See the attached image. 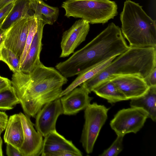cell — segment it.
<instances>
[{
	"label": "cell",
	"instance_id": "obj_17",
	"mask_svg": "<svg viewBox=\"0 0 156 156\" xmlns=\"http://www.w3.org/2000/svg\"><path fill=\"white\" fill-rule=\"evenodd\" d=\"M31 0H17L8 14L0 24V28L7 30L14 23L20 19L32 16L34 13L30 7Z\"/></svg>",
	"mask_w": 156,
	"mask_h": 156
},
{
	"label": "cell",
	"instance_id": "obj_19",
	"mask_svg": "<svg viewBox=\"0 0 156 156\" xmlns=\"http://www.w3.org/2000/svg\"><path fill=\"white\" fill-rule=\"evenodd\" d=\"M30 7L35 17L42 20L45 25H52L57 19L58 8L49 6L42 0H31Z\"/></svg>",
	"mask_w": 156,
	"mask_h": 156
},
{
	"label": "cell",
	"instance_id": "obj_21",
	"mask_svg": "<svg viewBox=\"0 0 156 156\" xmlns=\"http://www.w3.org/2000/svg\"><path fill=\"white\" fill-rule=\"evenodd\" d=\"M116 57L111 58L95 66L86 69L80 73L73 82L62 91L60 97L69 93L83 82L98 73L106 68Z\"/></svg>",
	"mask_w": 156,
	"mask_h": 156
},
{
	"label": "cell",
	"instance_id": "obj_26",
	"mask_svg": "<svg viewBox=\"0 0 156 156\" xmlns=\"http://www.w3.org/2000/svg\"><path fill=\"white\" fill-rule=\"evenodd\" d=\"M15 2L8 4L0 10V24L6 18L13 7Z\"/></svg>",
	"mask_w": 156,
	"mask_h": 156
},
{
	"label": "cell",
	"instance_id": "obj_14",
	"mask_svg": "<svg viewBox=\"0 0 156 156\" xmlns=\"http://www.w3.org/2000/svg\"><path fill=\"white\" fill-rule=\"evenodd\" d=\"M37 20V31L20 66V71L27 73H30L35 68L42 64L40 57L42 49L43 30L45 24L42 20Z\"/></svg>",
	"mask_w": 156,
	"mask_h": 156
},
{
	"label": "cell",
	"instance_id": "obj_15",
	"mask_svg": "<svg viewBox=\"0 0 156 156\" xmlns=\"http://www.w3.org/2000/svg\"><path fill=\"white\" fill-rule=\"evenodd\" d=\"M63 151H71L77 154L79 156L82 155L81 152L72 141L67 140L56 130L44 137L41 156H52L55 153Z\"/></svg>",
	"mask_w": 156,
	"mask_h": 156
},
{
	"label": "cell",
	"instance_id": "obj_32",
	"mask_svg": "<svg viewBox=\"0 0 156 156\" xmlns=\"http://www.w3.org/2000/svg\"><path fill=\"white\" fill-rule=\"evenodd\" d=\"M17 0H0V10L5 6Z\"/></svg>",
	"mask_w": 156,
	"mask_h": 156
},
{
	"label": "cell",
	"instance_id": "obj_6",
	"mask_svg": "<svg viewBox=\"0 0 156 156\" xmlns=\"http://www.w3.org/2000/svg\"><path fill=\"white\" fill-rule=\"evenodd\" d=\"M109 109L94 102L84 109L85 122L80 141L87 154L93 151L100 130L107 119Z\"/></svg>",
	"mask_w": 156,
	"mask_h": 156
},
{
	"label": "cell",
	"instance_id": "obj_1",
	"mask_svg": "<svg viewBox=\"0 0 156 156\" xmlns=\"http://www.w3.org/2000/svg\"><path fill=\"white\" fill-rule=\"evenodd\" d=\"M11 81L25 114L34 117L45 104L60 98L68 80L56 69L42 63L29 73H14Z\"/></svg>",
	"mask_w": 156,
	"mask_h": 156
},
{
	"label": "cell",
	"instance_id": "obj_16",
	"mask_svg": "<svg viewBox=\"0 0 156 156\" xmlns=\"http://www.w3.org/2000/svg\"><path fill=\"white\" fill-rule=\"evenodd\" d=\"M4 140L6 143L10 144L19 150L23 140V131L19 114L10 116L5 129Z\"/></svg>",
	"mask_w": 156,
	"mask_h": 156
},
{
	"label": "cell",
	"instance_id": "obj_31",
	"mask_svg": "<svg viewBox=\"0 0 156 156\" xmlns=\"http://www.w3.org/2000/svg\"><path fill=\"white\" fill-rule=\"evenodd\" d=\"M7 30H4L0 28V58L1 49L3 46L4 40L6 35Z\"/></svg>",
	"mask_w": 156,
	"mask_h": 156
},
{
	"label": "cell",
	"instance_id": "obj_20",
	"mask_svg": "<svg viewBox=\"0 0 156 156\" xmlns=\"http://www.w3.org/2000/svg\"><path fill=\"white\" fill-rule=\"evenodd\" d=\"M92 92L98 96L106 99L108 103L112 104L128 100L110 80L101 83L95 88Z\"/></svg>",
	"mask_w": 156,
	"mask_h": 156
},
{
	"label": "cell",
	"instance_id": "obj_5",
	"mask_svg": "<svg viewBox=\"0 0 156 156\" xmlns=\"http://www.w3.org/2000/svg\"><path fill=\"white\" fill-rule=\"evenodd\" d=\"M62 7L67 17L80 18L92 24L105 23L118 14L117 4L110 0H66Z\"/></svg>",
	"mask_w": 156,
	"mask_h": 156
},
{
	"label": "cell",
	"instance_id": "obj_33",
	"mask_svg": "<svg viewBox=\"0 0 156 156\" xmlns=\"http://www.w3.org/2000/svg\"><path fill=\"white\" fill-rule=\"evenodd\" d=\"M2 140L1 137H0V156H3V152L2 150Z\"/></svg>",
	"mask_w": 156,
	"mask_h": 156
},
{
	"label": "cell",
	"instance_id": "obj_13",
	"mask_svg": "<svg viewBox=\"0 0 156 156\" xmlns=\"http://www.w3.org/2000/svg\"><path fill=\"white\" fill-rule=\"evenodd\" d=\"M89 93L80 87L75 88L69 93L60 98L63 110V114L72 115L85 109L90 104L93 98Z\"/></svg>",
	"mask_w": 156,
	"mask_h": 156
},
{
	"label": "cell",
	"instance_id": "obj_12",
	"mask_svg": "<svg viewBox=\"0 0 156 156\" xmlns=\"http://www.w3.org/2000/svg\"><path fill=\"white\" fill-rule=\"evenodd\" d=\"M110 80L128 100L137 98L144 95L150 87L144 79L136 75L120 76Z\"/></svg>",
	"mask_w": 156,
	"mask_h": 156
},
{
	"label": "cell",
	"instance_id": "obj_4",
	"mask_svg": "<svg viewBox=\"0 0 156 156\" xmlns=\"http://www.w3.org/2000/svg\"><path fill=\"white\" fill-rule=\"evenodd\" d=\"M120 18L122 34L129 47H156V21L147 15L139 3L126 0Z\"/></svg>",
	"mask_w": 156,
	"mask_h": 156
},
{
	"label": "cell",
	"instance_id": "obj_7",
	"mask_svg": "<svg viewBox=\"0 0 156 156\" xmlns=\"http://www.w3.org/2000/svg\"><path fill=\"white\" fill-rule=\"evenodd\" d=\"M148 118V114L143 109L131 107L119 110L111 121L110 125L117 135L124 136L130 133H136Z\"/></svg>",
	"mask_w": 156,
	"mask_h": 156
},
{
	"label": "cell",
	"instance_id": "obj_23",
	"mask_svg": "<svg viewBox=\"0 0 156 156\" xmlns=\"http://www.w3.org/2000/svg\"><path fill=\"white\" fill-rule=\"evenodd\" d=\"M0 61L5 63L13 73L21 71L20 59L12 51L4 46L1 51Z\"/></svg>",
	"mask_w": 156,
	"mask_h": 156
},
{
	"label": "cell",
	"instance_id": "obj_25",
	"mask_svg": "<svg viewBox=\"0 0 156 156\" xmlns=\"http://www.w3.org/2000/svg\"><path fill=\"white\" fill-rule=\"evenodd\" d=\"M124 136L117 135V137L110 146L105 150L100 156H116L122 150V142Z\"/></svg>",
	"mask_w": 156,
	"mask_h": 156
},
{
	"label": "cell",
	"instance_id": "obj_8",
	"mask_svg": "<svg viewBox=\"0 0 156 156\" xmlns=\"http://www.w3.org/2000/svg\"><path fill=\"white\" fill-rule=\"evenodd\" d=\"M33 16L20 19L7 30L3 46L12 51L20 60L24 51L30 20Z\"/></svg>",
	"mask_w": 156,
	"mask_h": 156
},
{
	"label": "cell",
	"instance_id": "obj_30",
	"mask_svg": "<svg viewBox=\"0 0 156 156\" xmlns=\"http://www.w3.org/2000/svg\"><path fill=\"white\" fill-rule=\"evenodd\" d=\"M11 85L10 80L0 76V91Z\"/></svg>",
	"mask_w": 156,
	"mask_h": 156
},
{
	"label": "cell",
	"instance_id": "obj_27",
	"mask_svg": "<svg viewBox=\"0 0 156 156\" xmlns=\"http://www.w3.org/2000/svg\"><path fill=\"white\" fill-rule=\"evenodd\" d=\"M6 154L8 156H22L18 149L8 143L6 147Z\"/></svg>",
	"mask_w": 156,
	"mask_h": 156
},
{
	"label": "cell",
	"instance_id": "obj_18",
	"mask_svg": "<svg viewBox=\"0 0 156 156\" xmlns=\"http://www.w3.org/2000/svg\"><path fill=\"white\" fill-rule=\"evenodd\" d=\"M131 107L141 108L148 114V117L155 122L156 120V86L150 87L144 95L131 100Z\"/></svg>",
	"mask_w": 156,
	"mask_h": 156
},
{
	"label": "cell",
	"instance_id": "obj_10",
	"mask_svg": "<svg viewBox=\"0 0 156 156\" xmlns=\"http://www.w3.org/2000/svg\"><path fill=\"white\" fill-rule=\"evenodd\" d=\"M19 114L23 131V142L19 150L22 156H40L43 147V136L35 130L29 116L22 112Z\"/></svg>",
	"mask_w": 156,
	"mask_h": 156
},
{
	"label": "cell",
	"instance_id": "obj_29",
	"mask_svg": "<svg viewBox=\"0 0 156 156\" xmlns=\"http://www.w3.org/2000/svg\"><path fill=\"white\" fill-rule=\"evenodd\" d=\"M149 87L156 86V67L155 68L147 77L144 79Z\"/></svg>",
	"mask_w": 156,
	"mask_h": 156
},
{
	"label": "cell",
	"instance_id": "obj_2",
	"mask_svg": "<svg viewBox=\"0 0 156 156\" xmlns=\"http://www.w3.org/2000/svg\"><path fill=\"white\" fill-rule=\"evenodd\" d=\"M129 47L121 28L111 23L84 47L58 63L55 68L67 78L119 55Z\"/></svg>",
	"mask_w": 156,
	"mask_h": 156
},
{
	"label": "cell",
	"instance_id": "obj_34",
	"mask_svg": "<svg viewBox=\"0 0 156 156\" xmlns=\"http://www.w3.org/2000/svg\"><path fill=\"white\" fill-rule=\"evenodd\" d=\"M45 0V1H47V0Z\"/></svg>",
	"mask_w": 156,
	"mask_h": 156
},
{
	"label": "cell",
	"instance_id": "obj_11",
	"mask_svg": "<svg viewBox=\"0 0 156 156\" xmlns=\"http://www.w3.org/2000/svg\"><path fill=\"white\" fill-rule=\"evenodd\" d=\"M63 114L60 98L44 105L36 116L34 125L36 130L44 137L56 130V124L59 115Z\"/></svg>",
	"mask_w": 156,
	"mask_h": 156
},
{
	"label": "cell",
	"instance_id": "obj_22",
	"mask_svg": "<svg viewBox=\"0 0 156 156\" xmlns=\"http://www.w3.org/2000/svg\"><path fill=\"white\" fill-rule=\"evenodd\" d=\"M20 103L19 99L12 85L0 91V110L12 109Z\"/></svg>",
	"mask_w": 156,
	"mask_h": 156
},
{
	"label": "cell",
	"instance_id": "obj_3",
	"mask_svg": "<svg viewBox=\"0 0 156 156\" xmlns=\"http://www.w3.org/2000/svg\"><path fill=\"white\" fill-rule=\"evenodd\" d=\"M156 67V47H131L105 68L80 85L89 93L104 81L118 76L133 75L146 78Z\"/></svg>",
	"mask_w": 156,
	"mask_h": 156
},
{
	"label": "cell",
	"instance_id": "obj_24",
	"mask_svg": "<svg viewBox=\"0 0 156 156\" xmlns=\"http://www.w3.org/2000/svg\"><path fill=\"white\" fill-rule=\"evenodd\" d=\"M37 28V20L34 15L30 20V24L26 40L25 46L23 54L20 59V66L24 61L34 37L36 33Z\"/></svg>",
	"mask_w": 156,
	"mask_h": 156
},
{
	"label": "cell",
	"instance_id": "obj_28",
	"mask_svg": "<svg viewBox=\"0 0 156 156\" xmlns=\"http://www.w3.org/2000/svg\"><path fill=\"white\" fill-rule=\"evenodd\" d=\"M8 120L6 113L0 111V137L2 133L5 129Z\"/></svg>",
	"mask_w": 156,
	"mask_h": 156
},
{
	"label": "cell",
	"instance_id": "obj_9",
	"mask_svg": "<svg viewBox=\"0 0 156 156\" xmlns=\"http://www.w3.org/2000/svg\"><path fill=\"white\" fill-rule=\"evenodd\" d=\"M90 30L89 23L83 19L76 21L62 35L60 45V58L68 56L84 41Z\"/></svg>",
	"mask_w": 156,
	"mask_h": 156
}]
</instances>
